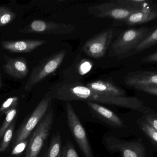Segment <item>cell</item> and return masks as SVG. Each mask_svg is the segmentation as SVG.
<instances>
[{
    "label": "cell",
    "mask_w": 157,
    "mask_h": 157,
    "mask_svg": "<svg viewBox=\"0 0 157 157\" xmlns=\"http://www.w3.org/2000/svg\"><path fill=\"white\" fill-rule=\"evenodd\" d=\"M48 92L52 100L57 99L67 102L79 101L105 104L138 111L144 114L151 110L136 97H111L99 94L78 81L64 80L51 87Z\"/></svg>",
    "instance_id": "6da1fadb"
},
{
    "label": "cell",
    "mask_w": 157,
    "mask_h": 157,
    "mask_svg": "<svg viewBox=\"0 0 157 157\" xmlns=\"http://www.w3.org/2000/svg\"><path fill=\"white\" fill-rule=\"evenodd\" d=\"M66 53V50H61L42 60L33 69L25 86V90L26 91L32 90L35 86L54 73L62 64Z\"/></svg>",
    "instance_id": "7a4b0ae2"
},
{
    "label": "cell",
    "mask_w": 157,
    "mask_h": 157,
    "mask_svg": "<svg viewBox=\"0 0 157 157\" xmlns=\"http://www.w3.org/2000/svg\"><path fill=\"white\" fill-rule=\"evenodd\" d=\"M151 31V29L146 27L126 30L113 43L109 56L119 58L126 55L133 50Z\"/></svg>",
    "instance_id": "3957f363"
},
{
    "label": "cell",
    "mask_w": 157,
    "mask_h": 157,
    "mask_svg": "<svg viewBox=\"0 0 157 157\" xmlns=\"http://www.w3.org/2000/svg\"><path fill=\"white\" fill-rule=\"evenodd\" d=\"M105 143L109 151L119 153L120 157H147L146 147L141 139L122 140L110 136Z\"/></svg>",
    "instance_id": "277c9868"
},
{
    "label": "cell",
    "mask_w": 157,
    "mask_h": 157,
    "mask_svg": "<svg viewBox=\"0 0 157 157\" xmlns=\"http://www.w3.org/2000/svg\"><path fill=\"white\" fill-rule=\"evenodd\" d=\"M53 121L54 113L50 105L31 137L25 157H38L45 141L49 136Z\"/></svg>",
    "instance_id": "5b68a950"
},
{
    "label": "cell",
    "mask_w": 157,
    "mask_h": 157,
    "mask_svg": "<svg viewBox=\"0 0 157 157\" xmlns=\"http://www.w3.org/2000/svg\"><path fill=\"white\" fill-rule=\"evenodd\" d=\"M52 100L48 93H47L31 115L18 129L13 140L14 146L27 139L32 131L45 115Z\"/></svg>",
    "instance_id": "8992f818"
},
{
    "label": "cell",
    "mask_w": 157,
    "mask_h": 157,
    "mask_svg": "<svg viewBox=\"0 0 157 157\" xmlns=\"http://www.w3.org/2000/svg\"><path fill=\"white\" fill-rule=\"evenodd\" d=\"M68 124L71 132L84 157H95L87 133L71 104H66Z\"/></svg>",
    "instance_id": "52a82bcc"
},
{
    "label": "cell",
    "mask_w": 157,
    "mask_h": 157,
    "mask_svg": "<svg viewBox=\"0 0 157 157\" xmlns=\"http://www.w3.org/2000/svg\"><path fill=\"white\" fill-rule=\"evenodd\" d=\"M75 29V25H73L35 20L21 29L20 32L24 33L63 35L72 33Z\"/></svg>",
    "instance_id": "ba28073f"
},
{
    "label": "cell",
    "mask_w": 157,
    "mask_h": 157,
    "mask_svg": "<svg viewBox=\"0 0 157 157\" xmlns=\"http://www.w3.org/2000/svg\"><path fill=\"white\" fill-rule=\"evenodd\" d=\"M88 10L96 18H109L122 21L136 11L139 10L126 9L117 5L113 1L90 6Z\"/></svg>",
    "instance_id": "9c48e42d"
},
{
    "label": "cell",
    "mask_w": 157,
    "mask_h": 157,
    "mask_svg": "<svg viewBox=\"0 0 157 157\" xmlns=\"http://www.w3.org/2000/svg\"><path fill=\"white\" fill-rule=\"evenodd\" d=\"M113 35V31L108 29L90 38L83 46V52L93 58H100L105 55Z\"/></svg>",
    "instance_id": "30bf717a"
},
{
    "label": "cell",
    "mask_w": 157,
    "mask_h": 157,
    "mask_svg": "<svg viewBox=\"0 0 157 157\" xmlns=\"http://www.w3.org/2000/svg\"><path fill=\"white\" fill-rule=\"evenodd\" d=\"M85 102L94 115L101 121L113 127H124V123L123 120L110 109L97 103Z\"/></svg>",
    "instance_id": "8fae6325"
},
{
    "label": "cell",
    "mask_w": 157,
    "mask_h": 157,
    "mask_svg": "<svg viewBox=\"0 0 157 157\" xmlns=\"http://www.w3.org/2000/svg\"><path fill=\"white\" fill-rule=\"evenodd\" d=\"M124 82L127 86L134 89L146 85L157 86V72L139 71L129 72L125 77Z\"/></svg>",
    "instance_id": "7c38bea8"
},
{
    "label": "cell",
    "mask_w": 157,
    "mask_h": 157,
    "mask_svg": "<svg viewBox=\"0 0 157 157\" xmlns=\"http://www.w3.org/2000/svg\"><path fill=\"white\" fill-rule=\"evenodd\" d=\"M89 89L99 94L111 97H125L126 92L113 82L107 80H97L86 84Z\"/></svg>",
    "instance_id": "4fadbf2b"
},
{
    "label": "cell",
    "mask_w": 157,
    "mask_h": 157,
    "mask_svg": "<svg viewBox=\"0 0 157 157\" xmlns=\"http://www.w3.org/2000/svg\"><path fill=\"white\" fill-rule=\"evenodd\" d=\"M2 67L5 72L14 78H24L29 72L27 60L24 58L7 57Z\"/></svg>",
    "instance_id": "5bb4252c"
},
{
    "label": "cell",
    "mask_w": 157,
    "mask_h": 157,
    "mask_svg": "<svg viewBox=\"0 0 157 157\" xmlns=\"http://www.w3.org/2000/svg\"><path fill=\"white\" fill-rule=\"evenodd\" d=\"M47 41L43 40H16L5 41L2 43L3 48L12 53H30L38 48Z\"/></svg>",
    "instance_id": "9a60e30c"
},
{
    "label": "cell",
    "mask_w": 157,
    "mask_h": 157,
    "mask_svg": "<svg viewBox=\"0 0 157 157\" xmlns=\"http://www.w3.org/2000/svg\"><path fill=\"white\" fill-rule=\"evenodd\" d=\"M157 17V11L149 7L136 11L123 22L128 25H136L153 21Z\"/></svg>",
    "instance_id": "2e32d148"
},
{
    "label": "cell",
    "mask_w": 157,
    "mask_h": 157,
    "mask_svg": "<svg viewBox=\"0 0 157 157\" xmlns=\"http://www.w3.org/2000/svg\"><path fill=\"white\" fill-rule=\"evenodd\" d=\"M157 29L152 30L150 33L143 39L139 44L129 53L126 55L120 57L118 59H124L128 57L129 56H132L134 54L142 52L146 49L150 48L157 44Z\"/></svg>",
    "instance_id": "e0dca14e"
},
{
    "label": "cell",
    "mask_w": 157,
    "mask_h": 157,
    "mask_svg": "<svg viewBox=\"0 0 157 157\" xmlns=\"http://www.w3.org/2000/svg\"><path fill=\"white\" fill-rule=\"evenodd\" d=\"M61 136L60 133L57 132L52 137L44 157H61Z\"/></svg>",
    "instance_id": "ac0fdd59"
},
{
    "label": "cell",
    "mask_w": 157,
    "mask_h": 157,
    "mask_svg": "<svg viewBox=\"0 0 157 157\" xmlns=\"http://www.w3.org/2000/svg\"><path fill=\"white\" fill-rule=\"evenodd\" d=\"M117 4L126 9L140 10L151 7L148 0H115Z\"/></svg>",
    "instance_id": "d6986e66"
},
{
    "label": "cell",
    "mask_w": 157,
    "mask_h": 157,
    "mask_svg": "<svg viewBox=\"0 0 157 157\" xmlns=\"http://www.w3.org/2000/svg\"><path fill=\"white\" fill-rule=\"evenodd\" d=\"M138 123L142 132L148 138L153 146L157 148V130L147 124L143 119H139Z\"/></svg>",
    "instance_id": "ffe728a7"
},
{
    "label": "cell",
    "mask_w": 157,
    "mask_h": 157,
    "mask_svg": "<svg viewBox=\"0 0 157 157\" xmlns=\"http://www.w3.org/2000/svg\"><path fill=\"white\" fill-rule=\"evenodd\" d=\"M16 17V13L11 9L7 6H0V27L10 24Z\"/></svg>",
    "instance_id": "44dd1931"
},
{
    "label": "cell",
    "mask_w": 157,
    "mask_h": 157,
    "mask_svg": "<svg viewBox=\"0 0 157 157\" xmlns=\"http://www.w3.org/2000/svg\"><path fill=\"white\" fill-rule=\"evenodd\" d=\"M15 125L14 122H13L0 140V152L5 151L10 145L14 133Z\"/></svg>",
    "instance_id": "7402d4cb"
},
{
    "label": "cell",
    "mask_w": 157,
    "mask_h": 157,
    "mask_svg": "<svg viewBox=\"0 0 157 157\" xmlns=\"http://www.w3.org/2000/svg\"><path fill=\"white\" fill-rule=\"evenodd\" d=\"M17 110L16 108H12L5 113V119L1 126L0 127V140L1 139L3 134L8 129L12 123L13 122L14 118L17 115Z\"/></svg>",
    "instance_id": "603a6c76"
},
{
    "label": "cell",
    "mask_w": 157,
    "mask_h": 157,
    "mask_svg": "<svg viewBox=\"0 0 157 157\" xmlns=\"http://www.w3.org/2000/svg\"><path fill=\"white\" fill-rule=\"evenodd\" d=\"M19 99L17 97H12L7 99L0 107V113L5 114L6 112L13 108H16L19 104Z\"/></svg>",
    "instance_id": "cb8c5ba5"
},
{
    "label": "cell",
    "mask_w": 157,
    "mask_h": 157,
    "mask_svg": "<svg viewBox=\"0 0 157 157\" xmlns=\"http://www.w3.org/2000/svg\"><path fill=\"white\" fill-rule=\"evenodd\" d=\"M60 157H79L78 154L71 141L67 140L61 149Z\"/></svg>",
    "instance_id": "d4e9b609"
},
{
    "label": "cell",
    "mask_w": 157,
    "mask_h": 157,
    "mask_svg": "<svg viewBox=\"0 0 157 157\" xmlns=\"http://www.w3.org/2000/svg\"><path fill=\"white\" fill-rule=\"evenodd\" d=\"M144 115V118L143 120L147 124L157 130V117L156 113L151 110Z\"/></svg>",
    "instance_id": "484cf974"
},
{
    "label": "cell",
    "mask_w": 157,
    "mask_h": 157,
    "mask_svg": "<svg viewBox=\"0 0 157 157\" xmlns=\"http://www.w3.org/2000/svg\"><path fill=\"white\" fill-rule=\"evenodd\" d=\"M28 145V140H27L21 141L14 146V148L11 152L13 156H17L20 155L26 148Z\"/></svg>",
    "instance_id": "4316f807"
},
{
    "label": "cell",
    "mask_w": 157,
    "mask_h": 157,
    "mask_svg": "<svg viewBox=\"0 0 157 157\" xmlns=\"http://www.w3.org/2000/svg\"><path fill=\"white\" fill-rule=\"evenodd\" d=\"M136 90L144 92L146 93L153 96H157V86L152 85H146V86H139L135 88Z\"/></svg>",
    "instance_id": "83f0119b"
},
{
    "label": "cell",
    "mask_w": 157,
    "mask_h": 157,
    "mask_svg": "<svg viewBox=\"0 0 157 157\" xmlns=\"http://www.w3.org/2000/svg\"><path fill=\"white\" fill-rule=\"evenodd\" d=\"M143 63H156L157 61V53L154 52L143 58L141 60Z\"/></svg>",
    "instance_id": "f1b7e54d"
},
{
    "label": "cell",
    "mask_w": 157,
    "mask_h": 157,
    "mask_svg": "<svg viewBox=\"0 0 157 157\" xmlns=\"http://www.w3.org/2000/svg\"><path fill=\"white\" fill-rule=\"evenodd\" d=\"M2 86V84L1 76V73H0V89L1 88Z\"/></svg>",
    "instance_id": "f546056e"
}]
</instances>
